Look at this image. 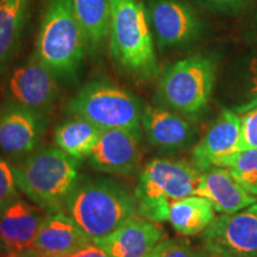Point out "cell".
<instances>
[{"label":"cell","instance_id":"1","mask_svg":"<svg viewBox=\"0 0 257 257\" xmlns=\"http://www.w3.org/2000/svg\"><path fill=\"white\" fill-rule=\"evenodd\" d=\"M108 42L115 66L131 80L147 82L159 74L152 29L143 2L111 0Z\"/></svg>","mask_w":257,"mask_h":257},{"label":"cell","instance_id":"2","mask_svg":"<svg viewBox=\"0 0 257 257\" xmlns=\"http://www.w3.org/2000/svg\"><path fill=\"white\" fill-rule=\"evenodd\" d=\"M35 53L59 80L76 79L88 49L73 0H47Z\"/></svg>","mask_w":257,"mask_h":257},{"label":"cell","instance_id":"3","mask_svg":"<svg viewBox=\"0 0 257 257\" xmlns=\"http://www.w3.org/2000/svg\"><path fill=\"white\" fill-rule=\"evenodd\" d=\"M63 210L94 243L110 236L131 217L140 214L135 194L106 179L76 186Z\"/></svg>","mask_w":257,"mask_h":257},{"label":"cell","instance_id":"4","mask_svg":"<svg viewBox=\"0 0 257 257\" xmlns=\"http://www.w3.org/2000/svg\"><path fill=\"white\" fill-rule=\"evenodd\" d=\"M19 191L48 213L63 211L79 184L78 161L59 148L36 150L14 165Z\"/></svg>","mask_w":257,"mask_h":257},{"label":"cell","instance_id":"5","mask_svg":"<svg viewBox=\"0 0 257 257\" xmlns=\"http://www.w3.org/2000/svg\"><path fill=\"white\" fill-rule=\"evenodd\" d=\"M202 172L185 160L157 157L148 161L135 189L138 213L156 223L167 221L172 202L195 195Z\"/></svg>","mask_w":257,"mask_h":257},{"label":"cell","instance_id":"6","mask_svg":"<svg viewBox=\"0 0 257 257\" xmlns=\"http://www.w3.org/2000/svg\"><path fill=\"white\" fill-rule=\"evenodd\" d=\"M216 70V61L205 54L180 60L162 74L157 95L179 113L188 117L200 114L210 102Z\"/></svg>","mask_w":257,"mask_h":257},{"label":"cell","instance_id":"7","mask_svg":"<svg viewBox=\"0 0 257 257\" xmlns=\"http://www.w3.org/2000/svg\"><path fill=\"white\" fill-rule=\"evenodd\" d=\"M144 107L131 92L106 81H91L70 99L68 111L100 130L142 128Z\"/></svg>","mask_w":257,"mask_h":257},{"label":"cell","instance_id":"8","mask_svg":"<svg viewBox=\"0 0 257 257\" xmlns=\"http://www.w3.org/2000/svg\"><path fill=\"white\" fill-rule=\"evenodd\" d=\"M8 99L47 117L60 96L59 79L36 53L12 70L8 79Z\"/></svg>","mask_w":257,"mask_h":257},{"label":"cell","instance_id":"9","mask_svg":"<svg viewBox=\"0 0 257 257\" xmlns=\"http://www.w3.org/2000/svg\"><path fill=\"white\" fill-rule=\"evenodd\" d=\"M200 239L201 246L223 257H257V202L214 218Z\"/></svg>","mask_w":257,"mask_h":257},{"label":"cell","instance_id":"10","mask_svg":"<svg viewBox=\"0 0 257 257\" xmlns=\"http://www.w3.org/2000/svg\"><path fill=\"white\" fill-rule=\"evenodd\" d=\"M144 5L161 49L188 46L200 37L201 21L184 0H146Z\"/></svg>","mask_w":257,"mask_h":257},{"label":"cell","instance_id":"11","mask_svg":"<svg viewBox=\"0 0 257 257\" xmlns=\"http://www.w3.org/2000/svg\"><path fill=\"white\" fill-rule=\"evenodd\" d=\"M46 127L47 117L6 98L0 106V153L16 162L25 159L37 150Z\"/></svg>","mask_w":257,"mask_h":257},{"label":"cell","instance_id":"12","mask_svg":"<svg viewBox=\"0 0 257 257\" xmlns=\"http://www.w3.org/2000/svg\"><path fill=\"white\" fill-rule=\"evenodd\" d=\"M142 128L101 130L94 149L88 156L89 165L110 174L130 175L141 161Z\"/></svg>","mask_w":257,"mask_h":257},{"label":"cell","instance_id":"13","mask_svg":"<svg viewBox=\"0 0 257 257\" xmlns=\"http://www.w3.org/2000/svg\"><path fill=\"white\" fill-rule=\"evenodd\" d=\"M48 212L16 197L0 208V243L8 257H24L30 250Z\"/></svg>","mask_w":257,"mask_h":257},{"label":"cell","instance_id":"14","mask_svg":"<svg viewBox=\"0 0 257 257\" xmlns=\"http://www.w3.org/2000/svg\"><path fill=\"white\" fill-rule=\"evenodd\" d=\"M93 240L64 211L48 213L24 257H66Z\"/></svg>","mask_w":257,"mask_h":257},{"label":"cell","instance_id":"15","mask_svg":"<svg viewBox=\"0 0 257 257\" xmlns=\"http://www.w3.org/2000/svg\"><path fill=\"white\" fill-rule=\"evenodd\" d=\"M166 238L167 232L159 223L136 214L96 244L110 257H148Z\"/></svg>","mask_w":257,"mask_h":257},{"label":"cell","instance_id":"16","mask_svg":"<svg viewBox=\"0 0 257 257\" xmlns=\"http://www.w3.org/2000/svg\"><path fill=\"white\" fill-rule=\"evenodd\" d=\"M240 117L224 108L192 150L193 163L201 170L217 167L221 160L238 152Z\"/></svg>","mask_w":257,"mask_h":257},{"label":"cell","instance_id":"17","mask_svg":"<svg viewBox=\"0 0 257 257\" xmlns=\"http://www.w3.org/2000/svg\"><path fill=\"white\" fill-rule=\"evenodd\" d=\"M142 128L152 146L162 150H180L195 140V128L185 118L166 108L146 106Z\"/></svg>","mask_w":257,"mask_h":257},{"label":"cell","instance_id":"18","mask_svg":"<svg viewBox=\"0 0 257 257\" xmlns=\"http://www.w3.org/2000/svg\"><path fill=\"white\" fill-rule=\"evenodd\" d=\"M195 195L208 199L221 214L234 213L257 202L255 195L246 192L224 167L204 170Z\"/></svg>","mask_w":257,"mask_h":257},{"label":"cell","instance_id":"19","mask_svg":"<svg viewBox=\"0 0 257 257\" xmlns=\"http://www.w3.org/2000/svg\"><path fill=\"white\" fill-rule=\"evenodd\" d=\"M32 0H0V81L21 50Z\"/></svg>","mask_w":257,"mask_h":257},{"label":"cell","instance_id":"20","mask_svg":"<svg viewBox=\"0 0 257 257\" xmlns=\"http://www.w3.org/2000/svg\"><path fill=\"white\" fill-rule=\"evenodd\" d=\"M216 218V210L208 199L188 195L172 202L168 221L181 236H197L204 232Z\"/></svg>","mask_w":257,"mask_h":257},{"label":"cell","instance_id":"21","mask_svg":"<svg viewBox=\"0 0 257 257\" xmlns=\"http://www.w3.org/2000/svg\"><path fill=\"white\" fill-rule=\"evenodd\" d=\"M83 29L89 55H94L108 40L111 0H73Z\"/></svg>","mask_w":257,"mask_h":257},{"label":"cell","instance_id":"22","mask_svg":"<svg viewBox=\"0 0 257 257\" xmlns=\"http://www.w3.org/2000/svg\"><path fill=\"white\" fill-rule=\"evenodd\" d=\"M100 133V128L85 118L73 117L57 126L54 138L59 149L80 161L91 155Z\"/></svg>","mask_w":257,"mask_h":257},{"label":"cell","instance_id":"23","mask_svg":"<svg viewBox=\"0 0 257 257\" xmlns=\"http://www.w3.org/2000/svg\"><path fill=\"white\" fill-rule=\"evenodd\" d=\"M217 167L229 169L246 192L257 195V148L231 154L221 160Z\"/></svg>","mask_w":257,"mask_h":257},{"label":"cell","instance_id":"24","mask_svg":"<svg viewBox=\"0 0 257 257\" xmlns=\"http://www.w3.org/2000/svg\"><path fill=\"white\" fill-rule=\"evenodd\" d=\"M205 249L195 248L188 240L166 238L157 244L148 257H201Z\"/></svg>","mask_w":257,"mask_h":257},{"label":"cell","instance_id":"25","mask_svg":"<svg viewBox=\"0 0 257 257\" xmlns=\"http://www.w3.org/2000/svg\"><path fill=\"white\" fill-rule=\"evenodd\" d=\"M18 189L14 166L0 156V208L18 197Z\"/></svg>","mask_w":257,"mask_h":257},{"label":"cell","instance_id":"26","mask_svg":"<svg viewBox=\"0 0 257 257\" xmlns=\"http://www.w3.org/2000/svg\"><path fill=\"white\" fill-rule=\"evenodd\" d=\"M257 148V107L252 108L240 118V137L238 150Z\"/></svg>","mask_w":257,"mask_h":257},{"label":"cell","instance_id":"27","mask_svg":"<svg viewBox=\"0 0 257 257\" xmlns=\"http://www.w3.org/2000/svg\"><path fill=\"white\" fill-rule=\"evenodd\" d=\"M202 8L223 14H234L245 8L250 0H195Z\"/></svg>","mask_w":257,"mask_h":257},{"label":"cell","instance_id":"28","mask_svg":"<svg viewBox=\"0 0 257 257\" xmlns=\"http://www.w3.org/2000/svg\"><path fill=\"white\" fill-rule=\"evenodd\" d=\"M257 107V59L253 61L251 66V87L249 91V98L248 100L244 101L243 104L233 108V111L237 114H243L252 108Z\"/></svg>","mask_w":257,"mask_h":257},{"label":"cell","instance_id":"29","mask_svg":"<svg viewBox=\"0 0 257 257\" xmlns=\"http://www.w3.org/2000/svg\"><path fill=\"white\" fill-rule=\"evenodd\" d=\"M66 257H110L99 244L89 242Z\"/></svg>","mask_w":257,"mask_h":257},{"label":"cell","instance_id":"30","mask_svg":"<svg viewBox=\"0 0 257 257\" xmlns=\"http://www.w3.org/2000/svg\"><path fill=\"white\" fill-rule=\"evenodd\" d=\"M204 248V246H202ZM205 249V248H204ZM201 257H223L220 255V253H218L216 251H212V250H208V249H205V252L204 255H202Z\"/></svg>","mask_w":257,"mask_h":257},{"label":"cell","instance_id":"31","mask_svg":"<svg viewBox=\"0 0 257 257\" xmlns=\"http://www.w3.org/2000/svg\"><path fill=\"white\" fill-rule=\"evenodd\" d=\"M0 257H8V256H6V252H5L4 248H3L2 243H0Z\"/></svg>","mask_w":257,"mask_h":257}]
</instances>
